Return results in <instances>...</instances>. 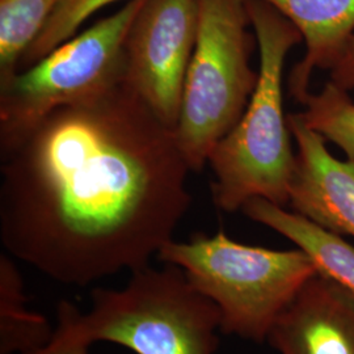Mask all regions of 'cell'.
<instances>
[{
	"mask_svg": "<svg viewBox=\"0 0 354 354\" xmlns=\"http://www.w3.org/2000/svg\"><path fill=\"white\" fill-rule=\"evenodd\" d=\"M0 152L1 244L67 286L150 266L192 203L175 129L125 83Z\"/></svg>",
	"mask_w": 354,
	"mask_h": 354,
	"instance_id": "6da1fadb",
	"label": "cell"
},
{
	"mask_svg": "<svg viewBox=\"0 0 354 354\" xmlns=\"http://www.w3.org/2000/svg\"><path fill=\"white\" fill-rule=\"evenodd\" d=\"M260 51L259 80L239 122L221 140L209 162L214 205L234 213L252 198L289 203L295 165L283 112L282 75L288 54L304 41L298 28L264 0H245Z\"/></svg>",
	"mask_w": 354,
	"mask_h": 354,
	"instance_id": "7a4b0ae2",
	"label": "cell"
},
{
	"mask_svg": "<svg viewBox=\"0 0 354 354\" xmlns=\"http://www.w3.org/2000/svg\"><path fill=\"white\" fill-rule=\"evenodd\" d=\"M57 320L88 342H113L136 354H215L221 311L176 266H147L131 272L122 289L95 288L91 308L68 301Z\"/></svg>",
	"mask_w": 354,
	"mask_h": 354,
	"instance_id": "3957f363",
	"label": "cell"
},
{
	"mask_svg": "<svg viewBox=\"0 0 354 354\" xmlns=\"http://www.w3.org/2000/svg\"><path fill=\"white\" fill-rule=\"evenodd\" d=\"M181 268L221 311V332L263 344L273 323L317 268L301 248L270 250L234 241L225 231L168 241L158 253Z\"/></svg>",
	"mask_w": 354,
	"mask_h": 354,
	"instance_id": "277c9868",
	"label": "cell"
},
{
	"mask_svg": "<svg viewBox=\"0 0 354 354\" xmlns=\"http://www.w3.org/2000/svg\"><path fill=\"white\" fill-rule=\"evenodd\" d=\"M245 0H200L196 48L185 76L175 133L192 171L236 127L259 80Z\"/></svg>",
	"mask_w": 354,
	"mask_h": 354,
	"instance_id": "5b68a950",
	"label": "cell"
},
{
	"mask_svg": "<svg viewBox=\"0 0 354 354\" xmlns=\"http://www.w3.org/2000/svg\"><path fill=\"white\" fill-rule=\"evenodd\" d=\"M146 0H129L39 62L0 82V150L59 108L87 102L124 83L125 39Z\"/></svg>",
	"mask_w": 354,
	"mask_h": 354,
	"instance_id": "8992f818",
	"label": "cell"
},
{
	"mask_svg": "<svg viewBox=\"0 0 354 354\" xmlns=\"http://www.w3.org/2000/svg\"><path fill=\"white\" fill-rule=\"evenodd\" d=\"M200 0H146L125 39V79L153 114L176 129L197 42Z\"/></svg>",
	"mask_w": 354,
	"mask_h": 354,
	"instance_id": "52a82bcc",
	"label": "cell"
},
{
	"mask_svg": "<svg viewBox=\"0 0 354 354\" xmlns=\"http://www.w3.org/2000/svg\"><path fill=\"white\" fill-rule=\"evenodd\" d=\"M288 124L297 145L288 205L329 232L354 238L353 163L335 158L299 113L289 114Z\"/></svg>",
	"mask_w": 354,
	"mask_h": 354,
	"instance_id": "ba28073f",
	"label": "cell"
},
{
	"mask_svg": "<svg viewBox=\"0 0 354 354\" xmlns=\"http://www.w3.org/2000/svg\"><path fill=\"white\" fill-rule=\"evenodd\" d=\"M279 354H354V294L317 272L279 314L266 342Z\"/></svg>",
	"mask_w": 354,
	"mask_h": 354,
	"instance_id": "9c48e42d",
	"label": "cell"
},
{
	"mask_svg": "<svg viewBox=\"0 0 354 354\" xmlns=\"http://www.w3.org/2000/svg\"><path fill=\"white\" fill-rule=\"evenodd\" d=\"M301 32L306 54L289 79L291 96L304 102L315 70H329L354 35V0H264Z\"/></svg>",
	"mask_w": 354,
	"mask_h": 354,
	"instance_id": "30bf717a",
	"label": "cell"
},
{
	"mask_svg": "<svg viewBox=\"0 0 354 354\" xmlns=\"http://www.w3.org/2000/svg\"><path fill=\"white\" fill-rule=\"evenodd\" d=\"M251 221L270 228L310 256L317 272L337 281L354 294V245L283 206L252 198L243 206Z\"/></svg>",
	"mask_w": 354,
	"mask_h": 354,
	"instance_id": "8fae6325",
	"label": "cell"
},
{
	"mask_svg": "<svg viewBox=\"0 0 354 354\" xmlns=\"http://www.w3.org/2000/svg\"><path fill=\"white\" fill-rule=\"evenodd\" d=\"M24 279L8 253L0 256V354H26L51 342L49 320L26 307Z\"/></svg>",
	"mask_w": 354,
	"mask_h": 354,
	"instance_id": "7c38bea8",
	"label": "cell"
},
{
	"mask_svg": "<svg viewBox=\"0 0 354 354\" xmlns=\"http://www.w3.org/2000/svg\"><path fill=\"white\" fill-rule=\"evenodd\" d=\"M62 0H0V82L17 73L28 48Z\"/></svg>",
	"mask_w": 354,
	"mask_h": 354,
	"instance_id": "4fadbf2b",
	"label": "cell"
},
{
	"mask_svg": "<svg viewBox=\"0 0 354 354\" xmlns=\"http://www.w3.org/2000/svg\"><path fill=\"white\" fill-rule=\"evenodd\" d=\"M301 104L304 124L336 145L354 165V100L349 92L328 82L320 92H310Z\"/></svg>",
	"mask_w": 354,
	"mask_h": 354,
	"instance_id": "5bb4252c",
	"label": "cell"
},
{
	"mask_svg": "<svg viewBox=\"0 0 354 354\" xmlns=\"http://www.w3.org/2000/svg\"><path fill=\"white\" fill-rule=\"evenodd\" d=\"M118 0H62L53 12L37 38L21 58L17 73L44 59L66 41L74 37L77 29L95 12Z\"/></svg>",
	"mask_w": 354,
	"mask_h": 354,
	"instance_id": "9a60e30c",
	"label": "cell"
},
{
	"mask_svg": "<svg viewBox=\"0 0 354 354\" xmlns=\"http://www.w3.org/2000/svg\"><path fill=\"white\" fill-rule=\"evenodd\" d=\"M88 342L77 337L64 323L57 320L54 336L44 348L26 354H88Z\"/></svg>",
	"mask_w": 354,
	"mask_h": 354,
	"instance_id": "2e32d148",
	"label": "cell"
},
{
	"mask_svg": "<svg viewBox=\"0 0 354 354\" xmlns=\"http://www.w3.org/2000/svg\"><path fill=\"white\" fill-rule=\"evenodd\" d=\"M329 82L337 87L348 92L354 91V35L339 59L329 68Z\"/></svg>",
	"mask_w": 354,
	"mask_h": 354,
	"instance_id": "e0dca14e",
	"label": "cell"
}]
</instances>
